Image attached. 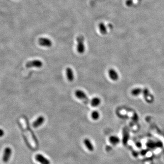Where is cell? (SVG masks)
<instances>
[{
    "mask_svg": "<svg viewBox=\"0 0 164 164\" xmlns=\"http://www.w3.org/2000/svg\"><path fill=\"white\" fill-rule=\"evenodd\" d=\"M43 63L42 61L38 59H36L28 61L26 64V67L27 68H41L43 66Z\"/></svg>",
    "mask_w": 164,
    "mask_h": 164,
    "instance_id": "1",
    "label": "cell"
},
{
    "mask_svg": "<svg viewBox=\"0 0 164 164\" xmlns=\"http://www.w3.org/2000/svg\"><path fill=\"white\" fill-rule=\"evenodd\" d=\"M12 149L10 147H7L4 149L3 155L2 156V160L4 163H7L12 156Z\"/></svg>",
    "mask_w": 164,
    "mask_h": 164,
    "instance_id": "2",
    "label": "cell"
},
{
    "mask_svg": "<svg viewBox=\"0 0 164 164\" xmlns=\"http://www.w3.org/2000/svg\"><path fill=\"white\" fill-rule=\"evenodd\" d=\"M75 95L79 99H80L83 101H88V97H87V94L82 90L78 89L76 90L75 92Z\"/></svg>",
    "mask_w": 164,
    "mask_h": 164,
    "instance_id": "4",
    "label": "cell"
},
{
    "mask_svg": "<svg viewBox=\"0 0 164 164\" xmlns=\"http://www.w3.org/2000/svg\"><path fill=\"white\" fill-rule=\"evenodd\" d=\"M36 161L41 164H50V161L43 155L38 154L35 157Z\"/></svg>",
    "mask_w": 164,
    "mask_h": 164,
    "instance_id": "5",
    "label": "cell"
},
{
    "mask_svg": "<svg viewBox=\"0 0 164 164\" xmlns=\"http://www.w3.org/2000/svg\"><path fill=\"white\" fill-rule=\"evenodd\" d=\"M148 146L149 147L153 148L154 146H155V143H154L153 142H149V143Z\"/></svg>",
    "mask_w": 164,
    "mask_h": 164,
    "instance_id": "16",
    "label": "cell"
},
{
    "mask_svg": "<svg viewBox=\"0 0 164 164\" xmlns=\"http://www.w3.org/2000/svg\"><path fill=\"white\" fill-rule=\"evenodd\" d=\"M66 74L67 78L69 82H72L74 81L75 75L74 72L72 68L70 67H67L66 69Z\"/></svg>",
    "mask_w": 164,
    "mask_h": 164,
    "instance_id": "7",
    "label": "cell"
},
{
    "mask_svg": "<svg viewBox=\"0 0 164 164\" xmlns=\"http://www.w3.org/2000/svg\"><path fill=\"white\" fill-rule=\"evenodd\" d=\"M45 118L43 116L41 115L37 118L32 124V126L34 128H37L41 126L45 122Z\"/></svg>",
    "mask_w": 164,
    "mask_h": 164,
    "instance_id": "8",
    "label": "cell"
},
{
    "mask_svg": "<svg viewBox=\"0 0 164 164\" xmlns=\"http://www.w3.org/2000/svg\"><path fill=\"white\" fill-rule=\"evenodd\" d=\"M109 141L110 143L112 145H115L119 143L120 140L118 137L115 135H113L109 137Z\"/></svg>",
    "mask_w": 164,
    "mask_h": 164,
    "instance_id": "12",
    "label": "cell"
},
{
    "mask_svg": "<svg viewBox=\"0 0 164 164\" xmlns=\"http://www.w3.org/2000/svg\"><path fill=\"white\" fill-rule=\"evenodd\" d=\"M101 103V100L100 98L98 97H95L93 98L90 102L91 105L95 108L97 107L100 105Z\"/></svg>",
    "mask_w": 164,
    "mask_h": 164,
    "instance_id": "11",
    "label": "cell"
},
{
    "mask_svg": "<svg viewBox=\"0 0 164 164\" xmlns=\"http://www.w3.org/2000/svg\"><path fill=\"white\" fill-rule=\"evenodd\" d=\"M108 75L109 78L112 81H117L119 78V75L117 72L113 68H110L108 70Z\"/></svg>",
    "mask_w": 164,
    "mask_h": 164,
    "instance_id": "6",
    "label": "cell"
},
{
    "mask_svg": "<svg viewBox=\"0 0 164 164\" xmlns=\"http://www.w3.org/2000/svg\"><path fill=\"white\" fill-rule=\"evenodd\" d=\"M38 44L42 47H49L52 46V42L51 40L46 37H41L38 39Z\"/></svg>",
    "mask_w": 164,
    "mask_h": 164,
    "instance_id": "3",
    "label": "cell"
},
{
    "mask_svg": "<svg viewBox=\"0 0 164 164\" xmlns=\"http://www.w3.org/2000/svg\"><path fill=\"white\" fill-rule=\"evenodd\" d=\"M141 89L137 88V89H134L132 90V91H131V94L133 96H137L141 94Z\"/></svg>",
    "mask_w": 164,
    "mask_h": 164,
    "instance_id": "14",
    "label": "cell"
},
{
    "mask_svg": "<svg viewBox=\"0 0 164 164\" xmlns=\"http://www.w3.org/2000/svg\"><path fill=\"white\" fill-rule=\"evenodd\" d=\"M100 113L97 110H94L93 111L91 115L92 119L94 120H97L98 119L100 118Z\"/></svg>",
    "mask_w": 164,
    "mask_h": 164,
    "instance_id": "13",
    "label": "cell"
},
{
    "mask_svg": "<svg viewBox=\"0 0 164 164\" xmlns=\"http://www.w3.org/2000/svg\"><path fill=\"white\" fill-rule=\"evenodd\" d=\"M83 143L85 145L86 148L90 151H93L94 150V146L92 142L88 138H86L83 140Z\"/></svg>",
    "mask_w": 164,
    "mask_h": 164,
    "instance_id": "10",
    "label": "cell"
},
{
    "mask_svg": "<svg viewBox=\"0 0 164 164\" xmlns=\"http://www.w3.org/2000/svg\"><path fill=\"white\" fill-rule=\"evenodd\" d=\"M77 49L78 52L80 54H82L84 52L85 50V47L83 42V40L82 39H79L78 40Z\"/></svg>",
    "mask_w": 164,
    "mask_h": 164,
    "instance_id": "9",
    "label": "cell"
},
{
    "mask_svg": "<svg viewBox=\"0 0 164 164\" xmlns=\"http://www.w3.org/2000/svg\"><path fill=\"white\" fill-rule=\"evenodd\" d=\"M5 134V132L2 129H0V137L3 136Z\"/></svg>",
    "mask_w": 164,
    "mask_h": 164,
    "instance_id": "15",
    "label": "cell"
}]
</instances>
